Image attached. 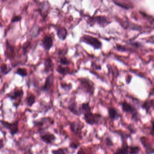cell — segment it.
<instances>
[{
    "label": "cell",
    "mask_w": 154,
    "mask_h": 154,
    "mask_svg": "<svg viewBox=\"0 0 154 154\" xmlns=\"http://www.w3.org/2000/svg\"><path fill=\"white\" fill-rule=\"evenodd\" d=\"M78 81L79 83L78 89L90 96L94 95L96 87L92 81L87 78H79Z\"/></svg>",
    "instance_id": "cell-1"
},
{
    "label": "cell",
    "mask_w": 154,
    "mask_h": 154,
    "mask_svg": "<svg viewBox=\"0 0 154 154\" xmlns=\"http://www.w3.org/2000/svg\"><path fill=\"white\" fill-rule=\"evenodd\" d=\"M23 94L24 92L22 88H15L6 95L8 98L11 100L13 106L17 108L21 104Z\"/></svg>",
    "instance_id": "cell-2"
},
{
    "label": "cell",
    "mask_w": 154,
    "mask_h": 154,
    "mask_svg": "<svg viewBox=\"0 0 154 154\" xmlns=\"http://www.w3.org/2000/svg\"><path fill=\"white\" fill-rule=\"evenodd\" d=\"M79 42L84 43L97 50H101L102 47V43L100 40L90 35H83L80 38Z\"/></svg>",
    "instance_id": "cell-3"
},
{
    "label": "cell",
    "mask_w": 154,
    "mask_h": 154,
    "mask_svg": "<svg viewBox=\"0 0 154 154\" xmlns=\"http://www.w3.org/2000/svg\"><path fill=\"white\" fill-rule=\"evenodd\" d=\"M87 22L90 26H93L95 24H97L101 28L106 27L111 23V22L108 20L107 18L103 16L88 17Z\"/></svg>",
    "instance_id": "cell-4"
},
{
    "label": "cell",
    "mask_w": 154,
    "mask_h": 154,
    "mask_svg": "<svg viewBox=\"0 0 154 154\" xmlns=\"http://www.w3.org/2000/svg\"><path fill=\"white\" fill-rule=\"evenodd\" d=\"M120 105L123 112L131 114L133 119L136 121L138 120L139 116L138 112L137 109L135 108L133 106L129 103L127 102L126 101L121 102Z\"/></svg>",
    "instance_id": "cell-5"
},
{
    "label": "cell",
    "mask_w": 154,
    "mask_h": 154,
    "mask_svg": "<svg viewBox=\"0 0 154 154\" xmlns=\"http://www.w3.org/2000/svg\"><path fill=\"white\" fill-rule=\"evenodd\" d=\"M0 123L3 128L9 131L10 134L12 136H14L18 133L19 131L18 121L16 120L14 122L10 123L8 121L0 120Z\"/></svg>",
    "instance_id": "cell-6"
},
{
    "label": "cell",
    "mask_w": 154,
    "mask_h": 154,
    "mask_svg": "<svg viewBox=\"0 0 154 154\" xmlns=\"http://www.w3.org/2000/svg\"><path fill=\"white\" fill-rule=\"evenodd\" d=\"M101 118L102 115L100 114H94L92 111L86 113L84 114V119L85 122L89 125L98 124L99 120Z\"/></svg>",
    "instance_id": "cell-7"
},
{
    "label": "cell",
    "mask_w": 154,
    "mask_h": 154,
    "mask_svg": "<svg viewBox=\"0 0 154 154\" xmlns=\"http://www.w3.org/2000/svg\"><path fill=\"white\" fill-rule=\"evenodd\" d=\"M55 77L53 74L49 75L46 78L44 84L41 87V91L43 93H49L51 92L53 87Z\"/></svg>",
    "instance_id": "cell-8"
},
{
    "label": "cell",
    "mask_w": 154,
    "mask_h": 154,
    "mask_svg": "<svg viewBox=\"0 0 154 154\" xmlns=\"http://www.w3.org/2000/svg\"><path fill=\"white\" fill-rule=\"evenodd\" d=\"M67 109L72 114L75 116H80L82 114L80 106H79L78 103L75 100L70 102Z\"/></svg>",
    "instance_id": "cell-9"
},
{
    "label": "cell",
    "mask_w": 154,
    "mask_h": 154,
    "mask_svg": "<svg viewBox=\"0 0 154 154\" xmlns=\"http://www.w3.org/2000/svg\"><path fill=\"white\" fill-rule=\"evenodd\" d=\"M53 39L50 35L45 36L41 41V46L45 51L48 52L53 46Z\"/></svg>",
    "instance_id": "cell-10"
},
{
    "label": "cell",
    "mask_w": 154,
    "mask_h": 154,
    "mask_svg": "<svg viewBox=\"0 0 154 154\" xmlns=\"http://www.w3.org/2000/svg\"><path fill=\"white\" fill-rule=\"evenodd\" d=\"M56 71L63 77H65L68 75H74L75 73L69 66H62L60 65H58L56 67Z\"/></svg>",
    "instance_id": "cell-11"
},
{
    "label": "cell",
    "mask_w": 154,
    "mask_h": 154,
    "mask_svg": "<svg viewBox=\"0 0 154 154\" xmlns=\"http://www.w3.org/2000/svg\"><path fill=\"white\" fill-rule=\"evenodd\" d=\"M140 141L142 145L145 150L146 154H152L154 153V148H153L147 138L142 137L140 138Z\"/></svg>",
    "instance_id": "cell-12"
},
{
    "label": "cell",
    "mask_w": 154,
    "mask_h": 154,
    "mask_svg": "<svg viewBox=\"0 0 154 154\" xmlns=\"http://www.w3.org/2000/svg\"><path fill=\"white\" fill-rule=\"evenodd\" d=\"M40 138L43 142L47 144L52 143L56 138L54 135L50 133H42Z\"/></svg>",
    "instance_id": "cell-13"
},
{
    "label": "cell",
    "mask_w": 154,
    "mask_h": 154,
    "mask_svg": "<svg viewBox=\"0 0 154 154\" xmlns=\"http://www.w3.org/2000/svg\"><path fill=\"white\" fill-rule=\"evenodd\" d=\"M44 65V72L45 74H49L50 72L53 71L54 65L53 60L50 58H47L45 60Z\"/></svg>",
    "instance_id": "cell-14"
},
{
    "label": "cell",
    "mask_w": 154,
    "mask_h": 154,
    "mask_svg": "<svg viewBox=\"0 0 154 154\" xmlns=\"http://www.w3.org/2000/svg\"><path fill=\"white\" fill-rule=\"evenodd\" d=\"M68 34L67 29L64 27H59L56 29V35L58 39L60 41H65L68 36Z\"/></svg>",
    "instance_id": "cell-15"
},
{
    "label": "cell",
    "mask_w": 154,
    "mask_h": 154,
    "mask_svg": "<svg viewBox=\"0 0 154 154\" xmlns=\"http://www.w3.org/2000/svg\"><path fill=\"white\" fill-rule=\"evenodd\" d=\"M109 116L113 120H117L120 117L121 114L117 109L114 107H109L108 109Z\"/></svg>",
    "instance_id": "cell-16"
},
{
    "label": "cell",
    "mask_w": 154,
    "mask_h": 154,
    "mask_svg": "<svg viewBox=\"0 0 154 154\" xmlns=\"http://www.w3.org/2000/svg\"><path fill=\"white\" fill-rule=\"evenodd\" d=\"M70 129L74 133L79 134L81 133L82 129L83 126H82L80 123L77 121H73L70 123Z\"/></svg>",
    "instance_id": "cell-17"
},
{
    "label": "cell",
    "mask_w": 154,
    "mask_h": 154,
    "mask_svg": "<svg viewBox=\"0 0 154 154\" xmlns=\"http://www.w3.org/2000/svg\"><path fill=\"white\" fill-rule=\"evenodd\" d=\"M50 117H43L38 120H34L33 122V125L35 127H38L39 128H41L44 124L49 122H53Z\"/></svg>",
    "instance_id": "cell-18"
},
{
    "label": "cell",
    "mask_w": 154,
    "mask_h": 154,
    "mask_svg": "<svg viewBox=\"0 0 154 154\" xmlns=\"http://www.w3.org/2000/svg\"><path fill=\"white\" fill-rule=\"evenodd\" d=\"M36 96L33 94H31L26 98L25 101L27 106L31 107L36 103Z\"/></svg>",
    "instance_id": "cell-19"
},
{
    "label": "cell",
    "mask_w": 154,
    "mask_h": 154,
    "mask_svg": "<svg viewBox=\"0 0 154 154\" xmlns=\"http://www.w3.org/2000/svg\"><path fill=\"white\" fill-rule=\"evenodd\" d=\"M6 54L7 58L10 59V60L13 58L16 55L14 47L9 45L8 43H6Z\"/></svg>",
    "instance_id": "cell-20"
},
{
    "label": "cell",
    "mask_w": 154,
    "mask_h": 154,
    "mask_svg": "<svg viewBox=\"0 0 154 154\" xmlns=\"http://www.w3.org/2000/svg\"><path fill=\"white\" fill-rule=\"evenodd\" d=\"M154 105V100H147L143 103L142 105V107L146 111V113H148Z\"/></svg>",
    "instance_id": "cell-21"
},
{
    "label": "cell",
    "mask_w": 154,
    "mask_h": 154,
    "mask_svg": "<svg viewBox=\"0 0 154 154\" xmlns=\"http://www.w3.org/2000/svg\"><path fill=\"white\" fill-rule=\"evenodd\" d=\"M128 146L126 143H123L122 146L121 148L118 149L117 150L114 154H128Z\"/></svg>",
    "instance_id": "cell-22"
},
{
    "label": "cell",
    "mask_w": 154,
    "mask_h": 154,
    "mask_svg": "<svg viewBox=\"0 0 154 154\" xmlns=\"http://www.w3.org/2000/svg\"><path fill=\"white\" fill-rule=\"evenodd\" d=\"M82 114H84L86 113L92 111V109L89 102L82 103L80 105Z\"/></svg>",
    "instance_id": "cell-23"
},
{
    "label": "cell",
    "mask_w": 154,
    "mask_h": 154,
    "mask_svg": "<svg viewBox=\"0 0 154 154\" xmlns=\"http://www.w3.org/2000/svg\"><path fill=\"white\" fill-rule=\"evenodd\" d=\"M60 87L61 89L65 92H70L73 89V85L71 83L61 82L60 84Z\"/></svg>",
    "instance_id": "cell-24"
},
{
    "label": "cell",
    "mask_w": 154,
    "mask_h": 154,
    "mask_svg": "<svg viewBox=\"0 0 154 154\" xmlns=\"http://www.w3.org/2000/svg\"><path fill=\"white\" fill-rule=\"evenodd\" d=\"M59 63L62 66H69L72 64L71 60L68 59L65 56H60L59 57Z\"/></svg>",
    "instance_id": "cell-25"
},
{
    "label": "cell",
    "mask_w": 154,
    "mask_h": 154,
    "mask_svg": "<svg viewBox=\"0 0 154 154\" xmlns=\"http://www.w3.org/2000/svg\"><path fill=\"white\" fill-rule=\"evenodd\" d=\"M16 75H18L22 78L26 77L28 76V72L26 69L25 68H18L17 69L16 72H15Z\"/></svg>",
    "instance_id": "cell-26"
},
{
    "label": "cell",
    "mask_w": 154,
    "mask_h": 154,
    "mask_svg": "<svg viewBox=\"0 0 154 154\" xmlns=\"http://www.w3.org/2000/svg\"><path fill=\"white\" fill-rule=\"evenodd\" d=\"M11 69L8 68L7 65L5 63L1 64L0 66L1 72L4 75H7L10 71H11Z\"/></svg>",
    "instance_id": "cell-27"
},
{
    "label": "cell",
    "mask_w": 154,
    "mask_h": 154,
    "mask_svg": "<svg viewBox=\"0 0 154 154\" xmlns=\"http://www.w3.org/2000/svg\"><path fill=\"white\" fill-rule=\"evenodd\" d=\"M140 149L138 146H128L129 154H138Z\"/></svg>",
    "instance_id": "cell-28"
},
{
    "label": "cell",
    "mask_w": 154,
    "mask_h": 154,
    "mask_svg": "<svg viewBox=\"0 0 154 154\" xmlns=\"http://www.w3.org/2000/svg\"><path fill=\"white\" fill-rule=\"evenodd\" d=\"M68 48H60L59 50L58 54L60 56H65L67 53H68Z\"/></svg>",
    "instance_id": "cell-29"
},
{
    "label": "cell",
    "mask_w": 154,
    "mask_h": 154,
    "mask_svg": "<svg viewBox=\"0 0 154 154\" xmlns=\"http://www.w3.org/2000/svg\"><path fill=\"white\" fill-rule=\"evenodd\" d=\"M91 66L94 70H101L102 69L101 66L100 65L97 64L95 62H92Z\"/></svg>",
    "instance_id": "cell-30"
},
{
    "label": "cell",
    "mask_w": 154,
    "mask_h": 154,
    "mask_svg": "<svg viewBox=\"0 0 154 154\" xmlns=\"http://www.w3.org/2000/svg\"><path fill=\"white\" fill-rule=\"evenodd\" d=\"M53 154H65L64 150L62 148L58 149L53 150L52 151Z\"/></svg>",
    "instance_id": "cell-31"
},
{
    "label": "cell",
    "mask_w": 154,
    "mask_h": 154,
    "mask_svg": "<svg viewBox=\"0 0 154 154\" xmlns=\"http://www.w3.org/2000/svg\"><path fill=\"white\" fill-rule=\"evenodd\" d=\"M106 144L107 146H111L113 145V143L112 141L110 138H106Z\"/></svg>",
    "instance_id": "cell-32"
},
{
    "label": "cell",
    "mask_w": 154,
    "mask_h": 154,
    "mask_svg": "<svg viewBox=\"0 0 154 154\" xmlns=\"http://www.w3.org/2000/svg\"><path fill=\"white\" fill-rule=\"evenodd\" d=\"M21 19V17L20 16H16L13 17L11 21V23L17 22L20 21Z\"/></svg>",
    "instance_id": "cell-33"
},
{
    "label": "cell",
    "mask_w": 154,
    "mask_h": 154,
    "mask_svg": "<svg viewBox=\"0 0 154 154\" xmlns=\"http://www.w3.org/2000/svg\"><path fill=\"white\" fill-rule=\"evenodd\" d=\"M5 144L4 140L3 139H0V150L5 147Z\"/></svg>",
    "instance_id": "cell-34"
},
{
    "label": "cell",
    "mask_w": 154,
    "mask_h": 154,
    "mask_svg": "<svg viewBox=\"0 0 154 154\" xmlns=\"http://www.w3.org/2000/svg\"><path fill=\"white\" fill-rule=\"evenodd\" d=\"M70 147L71 148L74 149H77L78 148V146L79 145L75 143H72L70 144Z\"/></svg>",
    "instance_id": "cell-35"
},
{
    "label": "cell",
    "mask_w": 154,
    "mask_h": 154,
    "mask_svg": "<svg viewBox=\"0 0 154 154\" xmlns=\"http://www.w3.org/2000/svg\"><path fill=\"white\" fill-rule=\"evenodd\" d=\"M132 77L131 76L129 75L127 77L126 79V82L128 84H129V83L131 82V80H132Z\"/></svg>",
    "instance_id": "cell-36"
},
{
    "label": "cell",
    "mask_w": 154,
    "mask_h": 154,
    "mask_svg": "<svg viewBox=\"0 0 154 154\" xmlns=\"http://www.w3.org/2000/svg\"><path fill=\"white\" fill-rule=\"evenodd\" d=\"M150 134L153 136L154 138V120L152 122V128H151V132Z\"/></svg>",
    "instance_id": "cell-37"
},
{
    "label": "cell",
    "mask_w": 154,
    "mask_h": 154,
    "mask_svg": "<svg viewBox=\"0 0 154 154\" xmlns=\"http://www.w3.org/2000/svg\"><path fill=\"white\" fill-rule=\"evenodd\" d=\"M77 154H86L84 151H82V150H79L78 151Z\"/></svg>",
    "instance_id": "cell-38"
},
{
    "label": "cell",
    "mask_w": 154,
    "mask_h": 154,
    "mask_svg": "<svg viewBox=\"0 0 154 154\" xmlns=\"http://www.w3.org/2000/svg\"><path fill=\"white\" fill-rule=\"evenodd\" d=\"M2 1H6V0H2Z\"/></svg>",
    "instance_id": "cell-39"
}]
</instances>
